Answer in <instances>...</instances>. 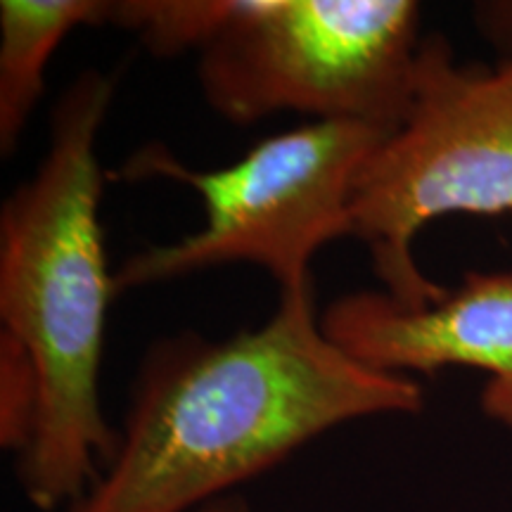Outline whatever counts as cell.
Instances as JSON below:
<instances>
[{
  "label": "cell",
  "instance_id": "6da1fadb",
  "mask_svg": "<svg viewBox=\"0 0 512 512\" xmlns=\"http://www.w3.org/2000/svg\"><path fill=\"white\" fill-rule=\"evenodd\" d=\"M422 384L366 368L325 335L313 283L261 328L152 344L117 448L67 512H195L344 422L420 413Z\"/></svg>",
  "mask_w": 512,
  "mask_h": 512
},
{
  "label": "cell",
  "instance_id": "7a4b0ae2",
  "mask_svg": "<svg viewBox=\"0 0 512 512\" xmlns=\"http://www.w3.org/2000/svg\"><path fill=\"white\" fill-rule=\"evenodd\" d=\"M114 81L88 69L50 117L46 157L0 209V444L38 510L72 508L100 477L119 432L100 406L107 268L98 133Z\"/></svg>",
  "mask_w": 512,
  "mask_h": 512
},
{
  "label": "cell",
  "instance_id": "3957f363",
  "mask_svg": "<svg viewBox=\"0 0 512 512\" xmlns=\"http://www.w3.org/2000/svg\"><path fill=\"white\" fill-rule=\"evenodd\" d=\"M453 214L512 216V60L460 64L432 34L406 119L370 152L351 192V238L399 304L415 309L446 292L422 273L415 240Z\"/></svg>",
  "mask_w": 512,
  "mask_h": 512
},
{
  "label": "cell",
  "instance_id": "277c9868",
  "mask_svg": "<svg viewBox=\"0 0 512 512\" xmlns=\"http://www.w3.org/2000/svg\"><path fill=\"white\" fill-rule=\"evenodd\" d=\"M389 133L363 121H313L259 140L216 171L188 169L162 145L143 147L121 166V178L190 185L202 200L204 228L128 256L114 271L117 292L228 264L266 268L280 290L313 283L318 249L351 238L354 181Z\"/></svg>",
  "mask_w": 512,
  "mask_h": 512
},
{
  "label": "cell",
  "instance_id": "5b68a950",
  "mask_svg": "<svg viewBox=\"0 0 512 512\" xmlns=\"http://www.w3.org/2000/svg\"><path fill=\"white\" fill-rule=\"evenodd\" d=\"M425 36L413 0H240L200 53L207 105L238 126L297 112L396 131Z\"/></svg>",
  "mask_w": 512,
  "mask_h": 512
},
{
  "label": "cell",
  "instance_id": "8992f818",
  "mask_svg": "<svg viewBox=\"0 0 512 512\" xmlns=\"http://www.w3.org/2000/svg\"><path fill=\"white\" fill-rule=\"evenodd\" d=\"M320 323L339 349L380 373L479 370L482 411L512 430V268L467 271L458 287L415 309L384 290L344 294Z\"/></svg>",
  "mask_w": 512,
  "mask_h": 512
},
{
  "label": "cell",
  "instance_id": "52a82bcc",
  "mask_svg": "<svg viewBox=\"0 0 512 512\" xmlns=\"http://www.w3.org/2000/svg\"><path fill=\"white\" fill-rule=\"evenodd\" d=\"M112 0H3L0 3V152L15 147L43 95V74L76 27L110 24Z\"/></svg>",
  "mask_w": 512,
  "mask_h": 512
},
{
  "label": "cell",
  "instance_id": "ba28073f",
  "mask_svg": "<svg viewBox=\"0 0 512 512\" xmlns=\"http://www.w3.org/2000/svg\"><path fill=\"white\" fill-rule=\"evenodd\" d=\"M238 5L240 0H112L110 24L136 34L159 57L202 53Z\"/></svg>",
  "mask_w": 512,
  "mask_h": 512
},
{
  "label": "cell",
  "instance_id": "9c48e42d",
  "mask_svg": "<svg viewBox=\"0 0 512 512\" xmlns=\"http://www.w3.org/2000/svg\"><path fill=\"white\" fill-rule=\"evenodd\" d=\"M472 15L477 31L498 50L501 60H512V0L477 3Z\"/></svg>",
  "mask_w": 512,
  "mask_h": 512
},
{
  "label": "cell",
  "instance_id": "30bf717a",
  "mask_svg": "<svg viewBox=\"0 0 512 512\" xmlns=\"http://www.w3.org/2000/svg\"><path fill=\"white\" fill-rule=\"evenodd\" d=\"M195 512H249V505L245 498L230 494V496H223L219 501L204 505V508L195 510Z\"/></svg>",
  "mask_w": 512,
  "mask_h": 512
}]
</instances>
